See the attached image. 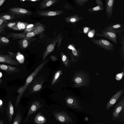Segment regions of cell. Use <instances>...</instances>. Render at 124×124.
Instances as JSON below:
<instances>
[{
	"label": "cell",
	"instance_id": "cell-1",
	"mask_svg": "<svg viewBox=\"0 0 124 124\" xmlns=\"http://www.w3.org/2000/svg\"><path fill=\"white\" fill-rule=\"evenodd\" d=\"M48 60H46L37 67L34 71L27 78L24 85L19 88L17 90L19 94L17 96L15 104V107H17L21 99L24 92L29 84L31 82L34 78L36 76L39 71L46 63Z\"/></svg>",
	"mask_w": 124,
	"mask_h": 124
},
{
	"label": "cell",
	"instance_id": "cell-2",
	"mask_svg": "<svg viewBox=\"0 0 124 124\" xmlns=\"http://www.w3.org/2000/svg\"><path fill=\"white\" fill-rule=\"evenodd\" d=\"M89 77L85 72L79 71L76 73L73 78L74 87H79L86 85L89 81Z\"/></svg>",
	"mask_w": 124,
	"mask_h": 124
},
{
	"label": "cell",
	"instance_id": "cell-3",
	"mask_svg": "<svg viewBox=\"0 0 124 124\" xmlns=\"http://www.w3.org/2000/svg\"><path fill=\"white\" fill-rule=\"evenodd\" d=\"M99 36L106 38L111 40L115 44H117V36L116 31L108 27L101 30L100 32L97 33Z\"/></svg>",
	"mask_w": 124,
	"mask_h": 124
},
{
	"label": "cell",
	"instance_id": "cell-4",
	"mask_svg": "<svg viewBox=\"0 0 124 124\" xmlns=\"http://www.w3.org/2000/svg\"><path fill=\"white\" fill-rule=\"evenodd\" d=\"M91 40L94 44L104 49L110 51L115 50L113 44L105 39H93Z\"/></svg>",
	"mask_w": 124,
	"mask_h": 124
},
{
	"label": "cell",
	"instance_id": "cell-5",
	"mask_svg": "<svg viewBox=\"0 0 124 124\" xmlns=\"http://www.w3.org/2000/svg\"><path fill=\"white\" fill-rule=\"evenodd\" d=\"M65 101L67 106L70 108L74 109L81 110L80 102L78 99L71 96L66 98Z\"/></svg>",
	"mask_w": 124,
	"mask_h": 124
},
{
	"label": "cell",
	"instance_id": "cell-6",
	"mask_svg": "<svg viewBox=\"0 0 124 124\" xmlns=\"http://www.w3.org/2000/svg\"><path fill=\"white\" fill-rule=\"evenodd\" d=\"M9 54H0V63L8 64L12 65H17L19 64L18 62L14 59L13 57L14 56L12 53Z\"/></svg>",
	"mask_w": 124,
	"mask_h": 124
},
{
	"label": "cell",
	"instance_id": "cell-7",
	"mask_svg": "<svg viewBox=\"0 0 124 124\" xmlns=\"http://www.w3.org/2000/svg\"><path fill=\"white\" fill-rule=\"evenodd\" d=\"M55 119L59 122L63 123H70L72 122V119L66 113L63 111L54 113Z\"/></svg>",
	"mask_w": 124,
	"mask_h": 124
},
{
	"label": "cell",
	"instance_id": "cell-8",
	"mask_svg": "<svg viewBox=\"0 0 124 124\" xmlns=\"http://www.w3.org/2000/svg\"><path fill=\"white\" fill-rule=\"evenodd\" d=\"M123 93V90H121L114 95L109 99L107 104L106 109H109L116 103Z\"/></svg>",
	"mask_w": 124,
	"mask_h": 124
},
{
	"label": "cell",
	"instance_id": "cell-9",
	"mask_svg": "<svg viewBox=\"0 0 124 124\" xmlns=\"http://www.w3.org/2000/svg\"><path fill=\"white\" fill-rule=\"evenodd\" d=\"M42 106L40 103L37 101L34 102L31 106L27 115L24 121V122L28 121L30 116L31 114L35 112Z\"/></svg>",
	"mask_w": 124,
	"mask_h": 124
},
{
	"label": "cell",
	"instance_id": "cell-10",
	"mask_svg": "<svg viewBox=\"0 0 124 124\" xmlns=\"http://www.w3.org/2000/svg\"><path fill=\"white\" fill-rule=\"evenodd\" d=\"M9 12L13 15H29L31 12L26 9L19 8H12L9 9Z\"/></svg>",
	"mask_w": 124,
	"mask_h": 124
},
{
	"label": "cell",
	"instance_id": "cell-11",
	"mask_svg": "<svg viewBox=\"0 0 124 124\" xmlns=\"http://www.w3.org/2000/svg\"><path fill=\"white\" fill-rule=\"evenodd\" d=\"M0 70H2L9 74H12L20 71V70L16 67L0 64Z\"/></svg>",
	"mask_w": 124,
	"mask_h": 124
},
{
	"label": "cell",
	"instance_id": "cell-12",
	"mask_svg": "<svg viewBox=\"0 0 124 124\" xmlns=\"http://www.w3.org/2000/svg\"><path fill=\"white\" fill-rule=\"evenodd\" d=\"M115 0H107L106 1V12L108 18L112 15L113 8Z\"/></svg>",
	"mask_w": 124,
	"mask_h": 124
},
{
	"label": "cell",
	"instance_id": "cell-13",
	"mask_svg": "<svg viewBox=\"0 0 124 124\" xmlns=\"http://www.w3.org/2000/svg\"><path fill=\"white\" fill-rule=\"evenodd\" d=\"M64 11L62 10L56 11H39L37 12L39 15L44 16H54L60 15L63 13Z\"/></svg>",
	"mask_w": 124,
	"mask_h": 124
},
{
	"label": "cell",
	"instance_id": "cell-14",
	"mask_svg": "<svg viewBox=\"0 0 124 124\" xmlns=\"http://www.w3.org/2000/svg\"><path fill=\"white\" fill-rule=\"evenodd\" d=\"M68 48L71 50L72 56L71 58L72 61L73 62H77L80 56L79 51L77 50L73 45H70Z\"/></svg>",
	"mask_w": 124,
	"mask_h": 124
},
{
	"label": "cell",
	"instance_id": "cell-15",
	"mask_svg": "<svg viewBox=\"0 0 124 124\" xmlns=\"http://www.w3.org/2000/svg\"><path fill=\"white\" fill-rule=\"evenodd\" d=\"M124 106V98H123L116 107L113 113V116L115 118L119 117V114Z\"/></svg>",
	"mask_w": 124,
	"mask_h": 124
},
{
	"label": "cell",
	"instance_id": "cell-16",
	"mask_svg": "<svg viewBox=\"0 0 124 124\" xmlns=\"http://www.w3.org/2000/svg\"><path fill=\"white\" fill-rule=\"evenodd\" d=\"M109 28L115 30L119 36L122 35L124 31L123 26L119 23H115L107 26Z\"/></svg>",
	"mask_w": 124,
	"mask_h": 124
},
{
	"label": "cell",
	"instance_id": "cell-17",
	"mask_svg": "<svg viewBox=\"0 0 124 124\" xmlns=\"http://www.w3.org/2000/svg\"><path fill=\"white\" fill-rule=\"evenodd\" d=\"M14 112L13 106L10 100H9L7 108V113L8 117L10 121L12 119Z\"/></svg>",
	"mask_w": 124,
	"mask_h": 124
},
{
	"label": "cell",
	"instance_id": "cell-18",
	"mask_svg": "<svg viewBox=\"0 0 124 124\" xmlns=\"http://www.w3.org/2000/svg\"><path fill=\"white\" fill-rule=\"evenodd\" d=\"M57 0H45L40 3L39 8H46L51 6L57 2Z\"/></svg>",
	"mask_w": 124,
	"mask_h": 124
},
{
	"label": "cell",
	"instance_id": "cell-19",
	"mask_svg": "<svg viewBox=\"0 0 124 124\" xmlns=\"http://www.w3.org/2000/svg\"><path fill=\"white\" fill-rule=\"evenodd\" d=\"M84 18L78 15H75L71 16L66 17L65 20L68 23H74L79 21Z\"/></svg>",
	"mask_w": 124,
	"mask_h": 124
},
{
	"label": "cell",
	"instance_id": "cell-20",
	"mask_svg": "<svg viewBox=\"0 0 124 124\" xmlns=\"http://www.w3.org/2000/svg\"><path fill=\"white\" fill-rule=\"evenodd\" d=\"M46 121L45 118L40 113L38 114L35 116L34 119V121L37 124H43Z\"/></svg>",
	"mask_w": 124,
	"mask_h": 124
},
{
	"label": "cell",
	"instance_id": "cell-21",
	"mask_svg": "<svg viewBox=\"0 0 124 124\" xmlns=\"http://www.w3.org/2000/svg\"><path fill=\"white\" fill-rule=\"evenodd\" d=\"M27 24L20 22L16 23L15 25L12 29L16 30H20L24 29L26 27Z\"/></svg>",
	"mask_w": 124,
	"mask_h": 124
},
{
	"label": "cell",
	"instance_id": "cell-22",
	"mask_svg": "<svg viewBox=\"0 0 124 124\" xmlns=\"http://www.w3.org/2000/svg\"><path fill=\"white\" fill-rule=\"evenodd\" d=\"M22 117L20 111H19L15 118L13 124H20L22 119Z\"/></svg>",
	"mask_w": 124,
	"mask_h": 124
},
{
	"label": "cell",
	"instance_id": "cell-23",
	"mask_svg": "<svg viewBox=\"0 0 124 124\" xmlns=\"http://www.w3.org/2000/svg\"><path fill=\"white\" fill-rule=\"evenodd\" d=\"M104 9L103 6H101L99 5L94 7L87 10V11L90 12H99L103 10Z\"/></svg>",
	"mask_w": 124,
	"mask_h": 124
},
{
	"label": "cell",
	"instance_id": "cell-24",
	"mask_svg": "<svg viewBox=\"0 0 124 124\" xmlns=\"http://www.w3.org/2000/svg\"><path fill=\"white\" fill-rule=\"evenodd\" d=\"M16 58L18 62L21 64L23 63L24 61V57L23 55L19 52L17 54Z\"/></svg>",
	"mask_w": 124,
	"mask_h": 124
},
{
	"label": "cell",
	"instance_id": "cell-25",
	"mask_svg": "<svg viewBox=\"0 0 124 124\" xmlns=\"http://www.w3.org/2000/svg\"><path fill=\"white\" fill-rule=\"evenodd\" d=\"M54 47V45L52 44H50L47 46V52L45 54L43 57V60L44 59L49 53L51 52L53 50Z\"/></svg>",
	"mask_w": 124,
	"mask_h": 124
},
{
	"label": "cell",
	"instance_id": "cell-26",
	"mask_svg": "<svg viewBox=\"0 0 124 124\" xmlns=\"http://www.w3.org/2000/svg\"><path fill=\"white\" fill-rule=\"evenodd\" d=\"M75 1L78 5L82 7L88 2L89 1L88 0H75Z\"/></svg>",
	"mask_w": 124,
	"mask_h": 124
},
{
	"label": "cell",
	"instance_id": "cell-27",
	"mask_svg": "<svg viewBox=\"0 0 124 124\" xmlns=\"http://www.w3.org/2000/svg\"><path fill=\"white\" fill-rule=\"evenodd\" d=\"M0 17L3 20L7 21L12 20L15 18L13 16L8 15H1Z\"/></svg>",
	"mask_w": 124,
	"mask_h": 124
},
{
	"label": "cell",
	"instance_id": "cell-28",
	"mask_svg": "<svg viewBox=\"0 0 124 124\" xmlns=\"http://www.w3.org/2000/svg\"><path fill=\"white\" fill-rule=\"evenodd\" d=\"M62 62L64 65L66 66H68L69 64V60L67 56L63 54L62 55Z\"/></svg>",
	"mask_w": 124,
	"mask_h": 124
},
{
	"label": "cell",
	"instance_id": "cell-29",
	"mask_svg": "<svg viewBox=\"0 0 124 124\" xmlns=\"http://www.w3.org/2000/svg\"><path fill=\"white\" fill-rule=\"evenodd\" d=\"M9 35L11 36L13 38L16 39L21 38L23 37V34L16 33H11L9 34Z\"/></svg>",
	"mask_w": 124,
	"mask_h": 124
},
{
	"label": "cell",
	"instance_id": "cell-30",
	"mask_svg": "<svg viewBox=\"0 0 124 124\" xmlns=\"http://www.w3.org/2000/svg\"><path fill=\"white\" fill-rule=\"evenodd\" d=\"M62 72V71L59 70L57 71L55 74L53 80L52 84H54L56 81L59 78Z\"/></svg>",
	"mask_w": 124,
	"mask_h": 124
},
{
	"label": "cell",
	"instance_id": "cell-31",
	"mask_svg": "<svg viewBox=\"0 0 124 124\" xmlns=\"http://www.w3.org/2000/svg\"><path fill=\"white\" fill-rule=\"evenodd\" d=\"M19 43L20 45L23 48H25L28 46V42L25 39H24L21 41H20Z\"/></svg>",
	"mask_w": 124,
	"mask_h": 124
},
{
	"label": "cell",
	"instance_id": "cell-32",
	"mask_svg": "<svg viewBox=\"0 0 124 124\" xmlns=\"http://www.w3.org/2000/svg\"><path fill=\"white\" fill-rule=\"evenodd\" d=\"M9 42V39L6 38L4 37H0V43L2 44H6Z\"/></svg>",
	"mask_w": 124,
	"mask_h": 124
},
{
	"label": "cell",
	"instance_id": "cell-33",
	"mask_svg": "<svg viewBox=\"0 0 124 124\" xmlns=\"http://www.w3.org/2000/svg\"><path fill=\"white\" fill-rule=\"evenodd\" d=\"M42 86L41 84H39L36 85L33 88V91L34 92L38 91L40 89Z\"/></svg>",
	"mask_w": 124,
	"mask_h": 124
},
{
	"label": "cell",
	"instance_id": "cell-34",
	"mask_svg": "<svg viewBox=\"0 0 124 124\" xmlns=\"http://www.w3.org/2000/svg\"><path fill=\"white\" fill-rule=\"evenodd\" d=\"M95 33V31L94 29H93V30H91V31L89 32L88 34V36L89 38H92L93 37Z\"/></svg>",
	"mask_w": 124,
	"mask_h": 124
},
{
	"label": "cell",
	"instance_id": "cell-35",
	"mask_svg": "<svg viewBox=\"0 0 124 124\" xmlns=\"http://www.w3.org/2000/svg\"><path fill=\"white\" fill-rule=\"evenodd\" d=\"M83 32L85 34L88 33L89 32L91 31V28L87 27H85L83 28Z\"/></svg>",
	"mask_w": 124,
	"mask_h": 124
},
{
	"label": "cell",
	"instance_id": "cell-36",
	"mask_svg": "<svg viewBox=\"0 0 124 124\" xmlns=\"http://www.w3.org/2000/svg\"><path fill=\"white\" fill-rule=\"evenodd\" d=\"M8 23V21L3 20L1 17H0V26Z\"/></svg>",
	"mask_w": 124,
	"mask_h": 124
},
{
	"label": "cell",
	"instance_id": "cell-37",
	"mask_svg": "<svg viewBox=\"0 0 124 124\" xmlns=\"http://www.w3.org/2000/svg\"><path fill=\"white\" fill-rule=\"evenodd\" d=\"M35 35V34L34 32H31L27 33L26 36L28 37H31L34 36Z\"/></svg>",
	"mask_w": 124,
	"mask_h": 124
},
{
	"label": "cell",
	"instance_id": "cell-38",
	"mask_svg": "<svg viewBox=\"0 0 124 124\" xmlns=\"http://www.w3.org/2000/svg\"><path fill=\"white\" fill-rule=\"evenodd\" d=\"M95 1L98 5L101 6H103L104 5L103 3L100 0H96Z\"/></svg>",
	"mask_w": 124,
	"mask_h": 124
},
{
	"label": "cell",
	"instance_id": "cell-39",
	"mask_svg": "<svg viewBox=\"0 0 124 124\" xmlns=\"http://www.w3.org/2000/svg\"><path fill=\"white\" fill-rule=\"evenodd\" d=\"M6 24H5L0 26V33L2 32L4 30Z\"/></svg>",
	"mask_w": 124,
	"mask_h": 124
},
{
	"label": "cell",
	"instance_id": "cell-40",
	"mask_svg": "<svg viewBox=\"0 0 124 124\" xmlns=\"http://www.w3.org/2000/svg\"><path fill=\"white\" fill-rule=\"evenodd\" d=\"M124 44H123L122 45V48H121V55L122 57V58L123 59L124 58Z\"/></svg>",
	"mask_w": 124,
	"mask_h": 124
},
{
	"label": "cell",
	"instance_id": "cell-41",
	"mask_svg": "<svg viewBox=\"0 0 124 124\" xmlns=\"http://www.w3.org/2000/svg\"><path fill=\"white\" fill-rule=\"evenodd\" d=\"M16 24V23H10L8 24L7 26L10 28H12Z\"/></svg>",
	"mask_w": 124,
	"mask_h": 124
},
{
	"label": "cell",
	"instance_id": "cell-42",
	"mask_svg": "<svg viewBox=\"0 0 124 124\" xmlns=\"http://www.w3.org/2000/svg\"><path fill=\"white\" fill-rule=\"evenodd\" d=\"M5 1V0H0V7L1 6Z\"/></svg>",
	"mask_w": 124,
	"mask_h": 124
},
{
	"label": "cell",
	"instance_id": "cell-43",
	"mask_svg": "<svg viewBox=\"0 0 124 124\" xmlns=\"http://www.w3.org/2000/svg\"><path fill=\"white\" fill-rule=\"evenodd\" d=\"M33 26V25L32 24H31L27 26V28H31Z\"/></svg>",
	"mask_w": 124,
	"mask_h": 124
},
{
	"label": "cell",
	"instance_id": "cell-44",
	"mask_svg": "<svg viewBox=\"0 0 124 124\" xmlns=\"http://www.w3.org/2000/svg\"><path fill=\"white\" fill-rule=\"evenodd\" d=\"M2 101L0 99V107H1L2 105Z\"/></svg>",
	"mask_w": 124,
	"mask_h": 124
},
{
	"label": "cell",
	"instance_id": "cell-45",
	"mask_svg": "<svg viewBox=\"0 0 124 124\" xmlns=\"http://www.w3.org/2000/svg\"><path fill=\"white\" fill-rule=\"evenodd\" d=\"M0 124H3V122L2 120H1L0 121Z\"/></svg>",
	"mask_w": 124,
	"mask_h": 124
},
{
	"label": "cell",
	"instance_id": "cell-46",
	"mask_svg": "<svg viewBox=\"0 0 124 124\" xmlns=\"http://www.w3.org/2000/svg\"><path fill=\"white\" fill-rule=\"evenodd\" d=\"M2 76V73L0 72V78Z\"/></svg>",
	"mask_w": 124,
	"mask_h": 124
},
{
	"label": "cell",
	"instance_id": "cell-47",
	"mask_svg": "<svg viewBox=\"0 0 124 124\" xmlns=\"http://www.w3.org/2000/svg\"><path fill=\"white\" fill-rule=\"evenodd\" d=\"M2 80L0 78V84L2 82Z\"/></svg>",
	"mask_w": 124,
	"mask_h": 124
},
{
	"label": "cell",
	"instance_id": "cell-48",
	"mask_svg": "<svg viewBox=\"0 0 124 124\" xmlns=\"http://www.w3.org/2000/svg\"><path fill=\"white\" fill-rule=\"evenodd\" d=\"M30 1H38V0H30Z\"/></svg>",
	"mask_w": 124,
	"mask_h": 124
},
{
	"label": "cell",
	"instance_id": "cell-49",
	"mask_svg": "<svg viewBox=\"0 0 124 124\" xmlns=\"http://www.w3.org/2000/svg\"><path fill=\"white\" fill-rule=\"evenodd\" d=\"M100 124V123H97V124Z\"/></svg>",
	"mask_w": 124,
	"mask_h": 124
}]
</instances>
